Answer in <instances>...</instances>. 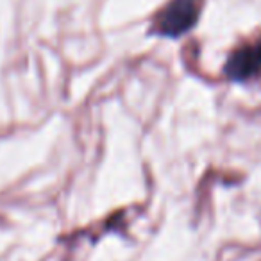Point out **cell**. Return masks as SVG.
I'll return each mask as SVG.
<instances>
[{"label": "cell", "mask_w": 261, "mask_h": 261, "mask_svg": "<svg viewBox=\"0 0 261 261\" xmlns=\"http://www.w3.org/2000/svg\"><path fill=\"white\" fill-rule=\"evenodd\" d=\"M202 8L204 0H168L154 15L149 34L177 40L197 25Z\"/></svg>", "instance_id": "1"}, {"label": "cell", "mask_w": 261, "mask_h": 261, "mask_svg": "<svg viewBox=\"0 0 261 261\" xmlns=\"http://www.w3.org/2000/svg\"><path fill=\"white\" fill-rule=\"evenodd\" d=\"M229 83L242 84L261 75V36L229 52L222 68Z\"/></svg>", "instance_id": "2"}]
</instances>
